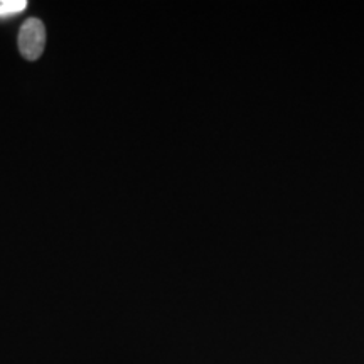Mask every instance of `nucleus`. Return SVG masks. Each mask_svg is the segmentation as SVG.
Returning a JSON list of instances; mask_svg holds the SVG:
<instances>
[{
    "instance_id": "nucleus-1",
    "label": "nucleus",
    "mask_w": 364,
    "mask_h": 364,
    "mask_svg": "<svg viewBox=\"0 0 364 364\" xmlns=\"http://www.w3.org/2000/svg\"><path fill=\"white\" fill-rule=\"evenodd\" d=\"M19 51L22 58L27 61H38L43 56L44 46H46V27L43 21L39 19H27L21 26L19 31Z\"/></svg>"
},
{
    "instance_id": "nucleus-2",
    "label": "nucleus",
    "mask_w": 364,
    "mask_h": 364,
    "mask_svg": "<svg viewBox=\"0 0 364 364\" xmlns=\"http://www.w3.org/2000/svg\"><path fill=\"white\" fill-rule=\"evenodd\" d=\"M27 7L26 0H2L0 2V21L11 19L14 16H19Z\"/></svg>"
}]
</instances>
